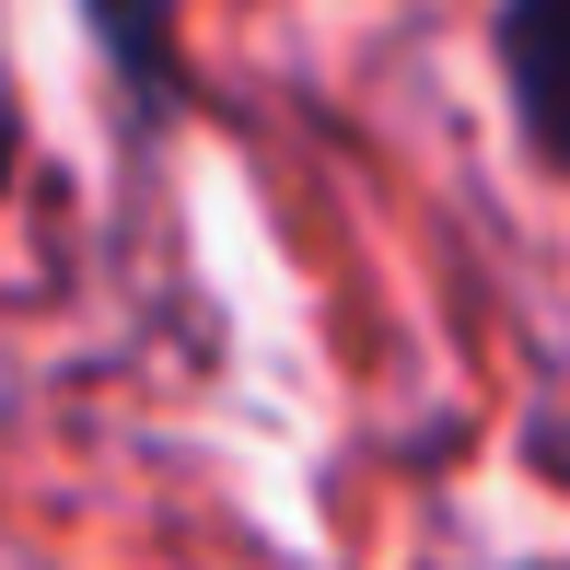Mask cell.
<instances>
[{
  "label": "cell",
  "mask_w": 570,
  "mask_h": 570,
  "mask_svg": "<svg viewBox=\"0 0 570 570\" xmlns=\"http://www.w3.org/2000/svg\"><path fill=\"white\" fill-rule=\"evenodd\" d=\"M12 164H23V117L0 106V187H12Z\"/></svg>",
  "instance_id": "3"
},
{
  "label": "cell",
  "mask_w": 570,
  "mask_h": 570,
  "mask_svg": "<svg viewBox=\"0 0 570 570\" xmlns=\"http://www.w3.org/2000/svg\"><path fill=\"white\" fill-rule=\"evenodd\" d=\"M82 23H94V47L117 59V82L140 106L175 94V0H82Z\"/></svg>",
  "instance_id": "2"
},
{
  "label": "cell",
  "mask_w": 570,
  "mask_h": 570,
  "mask_svg": "<svg viewBox=\"0 0 570 570\" xmlns=\"http://www.w3.org/2000/svg\"><path fill=\"white\" fill-rule=\"evenodd\" d=\"M501 59H512V106H524L535 151L570 164V0H501Z\"/></svg>",
  "instance_id": "1"
}]
</instances>
